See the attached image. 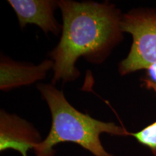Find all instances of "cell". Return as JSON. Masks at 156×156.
<instances>
[{"instance_id":"cell-1","label":"cell","mask_w":156,"mask_h":156,"mask_svg":"<svg viewBox=\"0 0 156 156\" xmlns=\"http://www.w3.org/2000/svg\"><path fill=\"white\" fill-rule=\"evenodd\" d=\"M63 24L57 46L50 52L54 61L52 84L73 81L80 73L75 63L85 57L102 63L123 38L119 9L112 4L95 2H58Z\"/></svg>"},{"instance_id":"cell-2","label":"cell","mask_w":156,"mask_h":156,"mask_svg":"<svg viewBox=\"0 0 156 156\" xmlns=\"http://www.w3.org/2000/svg\"><path fill=\"white\" fill-rule=\"evenodd\" d=\"M37 88L49 108L51 126L47 136L34 151L36 156H55L54 147L63 142L79 145L93 156H114L105 150L100 139L101 134L130 136V132L114 122L95 119L77 111L54 85L41 83Z\"/></svg>"},{"instance_id":"cell-3","label":"cell","mask_w":156,"mask_h":156,"mask_svg":"<svg viewBox=\"0 0 156 156\" xmlns=\"http://www.w3.org/2000/svg\"><path fill=\"white\" fill-rule=\"evenodd\" d=\"M122 29L132 36L126 57L119 64L121 75L156 65V9H132L122 15Z\"/></svg>"},{"instance_id":"cell-4","label":"cell","mask_w":156,"mask_h":156,"mask_svg":"<svg viewBox=\"0 0 156 156\" xmlns=\"http://www.w3.org/2000/svg\"><path fill=\"white\" fill-rule=\"evenodd\" d=\"M38 130L30 123L17 115L1 111L0 113V151L13 150L22 156H28L42 142Z\"/></svg>"},{"instance_id":"cell-5","label":"cell","mask_w":156,"mask_h":156,"mask_svg":"<svg viewBox=\"0 0 156 156\" xmlns=\"http://www.w3.org/2000/svg\"><path fill=\"white\" fill-rule=\"evenodd\" d=\"M8 3L14 9L20 26L24 28L28 24H35L45 34L59 33L54 13L58 6L57 1L52 0H9Z\"/></svg>"},{"instance_id":"cell-6","label":"cell","mask_w":156,"mask_h":156,"mask_svg":"<svg viewBox=\"0 0 156 156\" xmlns=\"http://www.w3.org/2000/svg\"><path fill=\"white\" fill-rule=\"evenodd\" d=\"M54 67L52 59H46L38 65L26 64L2 56L0 62V89L10 90L34 84L45 79L47 72Z\"/></svg>"},{"instance_id":"cell-7","label":"cell","mask_w":156,"mask_h":156,"mask_svg":"<svg viewBox=\"0 0 156 156\" xmlns=\"http://www.w3.org/2000/svg\"><path fill=\"white\" fill-rule=\"evenodd\" d=\"M142 80L143 85L147 89L153 90L156 93V84L146 77ZM130 136H133L140 144L149 148L153 155L156 156V121L140 131L130 132Z\"/></svg>"},{"instance_id":"cell-8","label":"cell","mask_w":156,"mask_h":156,"mask_svg":"<svg viewBox=\"0 0 156 156\" xmlns=\"http://www.w3.org/2000/svg\"><path fill=\"white\" fill-rule=\"evenodd\" d=\"M147 77L149 80L156 84V65H153L147 68Z\"/></svg>"}]
</instances>
